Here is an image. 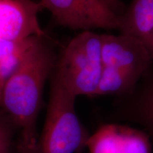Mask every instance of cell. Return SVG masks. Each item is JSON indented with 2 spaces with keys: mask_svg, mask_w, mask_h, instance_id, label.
Instances as JSON below:
<instances>
[{
  "mask_svg": "<svg viewBox=\"0 0 153 153\" xmlns=\"http://www.w3.org/2000/svg\"><path fill=\"white\" fill-rule=\"evenodd\" d=\"M57 57L47 35L36 36L1 87L0 108L21 130L22 136L36 137L44 87L54 70Z\"/></svg>",
  "mask_w": 153,
  "mask_h": 153,
  "instance_id": "obj_1",
  "label": "cell"
},
{
  "mask_svg": "<svg viewBox=\"0 0 153 153\" xmlns=\"http://www.w3.org/2000/svg\"><path fill=\"white\" fill-rule=\"evenodd\" d=\"M50 82L46 116L35 153L80 152L87 147L89 135L76 115V97L67 90L55 70Z\"/></svg>",
  "mask_w": 153,
  "mask_h": 153,
  "instance_id": "obj_2",
  "label": "cell"
},
{
  "mask_svg": "<svg viewBox=\"0 0 153 153\" xmlns=\"http://www.w3.org/2000/svg\"><path fill=\"white\" fill-rule=\"evenodd\" d=\"M101 89L114 96L131 92L153 60L142 43L128 36L101 34Z\"/></svg>",
  "mask_w": 153,
  "mask_h": 153,
  "instance_id": "obj_3",
  "label": "cell"
},
{
  "mask_svg": "<svg viewBox=\"0 0 153 153\" xmlns=\"http://www.w3.org/2000/svg\"><path fill=\"white\" fill-rule=\"evenodd\" d=\"M55 72L75 97H97L102 72L101 34L82 31L57 57Z\"/></svg>",
  "mask_w": 153,
  "mask_h": 153,
  "instance_id": "obj_4",
  "label": "cell"
},
{
  "mask_svg": "<svg viewBox=\"0 0 153 153\" xmlns=\"http://www.w3.org/2000/svg\"><path fill=\"white\" fill-rule=\"evenodd\" d=\"M57 24L72 30L118 29V15L105 0H41Z\"/></svg>",
  "mask_w": 153,
  "mask_h": 153,
  "instance_id": "obj_5",
  "label": "cell"
},
{
  "mask_svg": "<svg viewBox=\"0 0 153 153\" xmlns=\"http://www.w3.org/2000/svg\"><path fill=\"white\" fill-rule=\"evenodd\" d=\"M90 153H152L150 136L145 131L125 125H102L89 135Z\"/></svg>",
  "mask_w": 153,
  "mask_h": 153,
  "instance_id": "obj_6",
  "label": "cell"
},
{
  "mask_svg": "<svg viewBox=\"0 0 153 153\" xmlns=\"http://www.w3.org/2000/svg\"><path fill=\"white\" fill-rule=\"evenodd\" d=\"M43 8L33 0H0V40L44 36L38 14Z\"/></svg>",
  "mask_w": 153,
  "mask_h": 153,
  "instance_id": "obj_7",
  "label": "cell"
},
{
  "mask_svg": "<svg viewBox=\"0 0 153 153\" xmlns=\"http://www.w3.org/2000/svg\"><path fill=\"white\" fill-rule=\"evenodd\" d=\"M114 113L116 118L138 124L153 137V70L143 76L133 91L118 97Z\"/></svg>",
  "mask_w": 153,
  "mask_h": 153,
  "instance_id": "obj_8",
  "label": "cell"
},
{
  "mask_svg": "<svg viewBox=\"0 0 153 153\" xmlns=\"http://www.w3.org/2000/svg\"><path fill=\"white\" fill-rule=\"evenodd\" d=\"M118 29L142 43L153 60V0H132L118 16Z\"/></svg>",
  "mask_w": 153,
  "mask_h": 153,
  "instance_id": "obj_9",
  "label": "cell"
},
{
  "mask_svg": "<svg viewBox=\"0 0 153 153\" xmlns=\"http://www.w3.org/2000/svg\"><path fill=\"white\" fill-rule=\"evenodd\" d=\"M36 36L24 40H0V90L14 72Z\"/></svg>",
  "mask_w": 153,
  "mask_h": 153,
  "instance_id": "obj_10",
  "label": "cell"
},
{
  "mask_svg": "<svg viewBox=\"0 0 153 153\" xmlns=\"http://www.w3.org/2000/svg\"><path fill=\"white\" fill-rule=\"evenodd\" d=\"M17 128L10 118L0 108V153H11L13 137Z\"/></svg>",
  "mask_w": 153,
  "mask_h": 153,
  "instance_id": "obj_11",
  "label": "cell"
},
{
  "mask_svg": "<svg viewBox=\"0 0 153 153\" xmlns=\"http://www.w3.org/2000/svg\"><path fill=\"white\" fill-rule=\"evenodd\" d=\"M37 137L21 136L19 153H35Z\"/></svg>",
  "mask_w": 153,
  "mask_h": 153,
  "instance_id": "obj_12",
  "label": "cell"
},
{
  "mask_svg": "<svg viewBox=\"0 0 153 153\" xmlns=\"http://www.w3.org/2000/svg\"><path fill=\"white\" fill-rule=\"evenodd\" d=\"M105 1L118 16L123 11L121 9L122 5L121 4H120V0H105Z\"/></svg>",
  "mask_w": 153,
  "mask_h": 153,
  "instance_id": "obj_13",
  "label": "cell"
},
{
  "mask_svg": "<svg viewBox=\"0 0 153 153\" xmlns=\"http://www.w3.org/2000/svg\"><path fill=\"white\" fill-rule=\"evenodd\" d=\"M0 92H1V90H0Z\"/></svg>",
  "mask_w": 153,
  "mask_h": 153,
  "instance_id": "obj_14",
  "label": "cell"
}]
</instances>
